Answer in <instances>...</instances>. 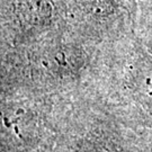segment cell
Segmentation results:
<instances>
[{"label": "cell", "instance_id": "1", "mask_svg": "<svg viewBox=\"0 0 152 152\" xmlns=\"http://www.w3.org/2000/svg\"><path fill=\"white\" fill-rule=\"evenodd\" d=\"M137 15L142 27L152 29V0H139Z\"/></svg>", "mask_w": 152, "mask_h": 152}]
</instances>
